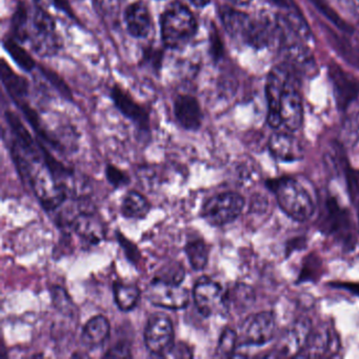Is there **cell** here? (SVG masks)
I'll list each match as a JSON object with an SVG mask.
<instances>
[{
	"mask_svg": "<svg viewBox=\"0 0 359 359\" xmlns=\"http://www.w3.org/2000/svg\"><path fill=\"white\" fill-rule=\"evenodd\" d=\"M346 184H348V194L351 199L356 205H359V171L346 169Z\"/></svg>",
	"mask_w": 359,
	"mask_h": 359,
	"instance_id": "35",
	"label": "cell"
},
{
	"mask_svg": "<svg viewBox=\"0 0 359 359\" xmlns=\"http://www.w3.org/2000/svg\"><path fill=\"white\" fill-rule=\"evenodd\" d=\"M123 22L130 36L146 39L153 31V18L146 4L140 0L130 4L123 11Z\"/></svg>",
	"mask_w": 359,
	"mask_h": 359,
	"instance_id": "16",
	"label": "cell"
},
{
	"mask_svg": "<svg viewBox=\"0 0 359 359\" xmlns=\"http://www.w3.org/2000/svg\"><path fill=\"white\" fill-rule=\"evenodd\" d=\"M224 293L222 285L210 277L197 279L193 287V299L199 314L208 318L216 313L226 312Z\"/></svg>",
	"mask_w": 359,
	"mask_h": 359,
	"instance_id": "11",
	"label": "cell"
},
{
	"mask_svg": "<svg viewBox=\"0 0 359 359\" xmlns=\"http://www.w3.org/2000/svg\"><path fill=\"white\" fill-rule=\"evenodd\" d=\"M9 150L20 177L30 187L41 207L54 212L68 201L73 172L58 161L41 140H34L16 113L7 110Z\"/></svg>",
	"mask_w": 359,
	"mask_h": 359,
	"instance_id": "1",
	"label": "cell"
},
{
	"mask_svg": "<svg viewBox=\"0 0 359 359\" xmlns=\"http://www.w3.org/2000/svg\"><path fill=\"white\" fill-rule=\"evenodd\" d=\"M323 1L331 6L335 11V8H338L344 13H348L351 15H359V7L356 4V1H359V0H323Z\"/></svg>",
	"mask_w": 359,
	"mask_h": 359,
	"instance_id": "37",
	"label": "cell"
},
{
	"mask_svg": "<svg viewBox=\"0 0 359 359\" xmlns=\"http://www.w3.org/2000/svg\"><path fill=\"white\" fill-rule=\"evenodd\" d=\"M213 0H188V3L196 8H205L209 6Z\"/></svg>",
	"mask_w": 359,
	"mask_h": 359,
	"instance_id": "41",
	"label": "cell"
},
{
	"mask_svg": "<svg viewBox=\"0 0 359 359\" xmlns=\"http://www.w3.org/2000/svg\"><path fill=\"white\" fill-rule=\"evenodd\" d=\"M274 1L275 3L278 4V5L283 6V7H291V4H290L289 0H274Z\"/></svg>",
	"mask_w": 359,
	"mask_h": 359,
	"instance_id": "44",
	"label": "cell"
},
{
	"mask_svg": "<svg viewBox=\"0 0 359 359\" xmlns=\"http://www.w3.org/2000/svg\"><path fill=\"white\" fill-rule=\"evenodd\" d=\"M113 296L119 310L130 312L137 306L142 291L136 285L115 281L113 283Z\"/></svg>",
	"mask_w": 359,
	"mask_h": 359,
	"instance_id": "24",
	"label": "cell"
},
{
	"mask_svg": "<svg viewBox=\"0 0 359 359\" xmlns=\"http://www.w3.org/2000/svg\"><path fill=\"white\" fill-rule=\"evenodd\" d=\"M291 74L287 69L276 67L269 73L266 83V97L268 102L266 121L273 129H278L283 121L280 116V102L285 86Z\"/></svg>",
	"mask_w": 359,
	"mask_h": 359,
	"instance_id": "13",
	"label": "cell"
},
{
	"mask_svg": "<svg viewBox=\"0 0 359 359\" xmlns=\"http://www.w3.org/2000/svg\"><path fill=\"white\" fill-rule=\"evenodd\" d=\"M50 292H51L52 302L56 310L69 317H74L76 315V306L64 287L60 285H52Z\"/></svg>",
	"mask_w": 359,
	"mask_h": 359,
	"instance_id": "27",
	"label": "cell"
},
{
	"mask_svg": "<svg viewBox=\"0 0 359 359\" xmlns=\"http://www.w3.org/2000/svg\"><path fill=\"white\" fill-rule=\"evenodd\" d=\"M184 277H186V271L182 264L178 262H170L169 264H165L161 266V269H159L154 278L165 281V283L182 285Z\"/></svg>",
	"mask_w": 359,
	"mask_h": 359,
	"instance_id": "31",
	"label": "cell"
},
{
	"mask_svg": "<svg viewBox=\"0 0 359 359\" xmlns=\"http://www.w3.org/2000/svg\"><path fill=\"white\" fill-rule=\"evenodd\" d=\"M163 58L165 52L163 49L154 46H147L142 49L140 65L155 74H159L163 69Z\"/></svg>",
	"mask_w": 359,
	"mask_h": 359,
	"instance_id": "28",
	"label": "cell"
},
{
	"mask_svg": "<svg viewBox=\"0 0 359 359\" xmlns=\"http://www.w3.org/2000/svg\"><path fill=\"white\" fill-rule=\"evenodd\" d=\"M238 344V334L230 327L222 331L216 348V357H233Z\"/></svg>",
	"mask_w": 359,
	"mask_h": 359,
	"instance_id": "30",
	"label": "cell"
},
{
	"mask_svg": "<svg viewBox=\"0 0 359 359\" xmlns=\"http://www.w3.org/2000/svg\"><path fill=\"white\" fill-rule=\"evenodd\" d=\"M280 116L283 125L289 131H297L302 127L304 121V106L299 91L294 86L291 77L281 97Z\"/></svg>",
	"mask_w": 359,
	"mask_h": 359,
	"instance_id": "17",
	"label": "cell"
},
{
	"mask_svg": "<svg viewBox=\"0 0 359 359\" xmlns=\"http://www.w3.org/2000/svg\"><path fill=\"white\" fill-rule=\"evenodd\" d=\"M159 24L163 45L170 50L184 49L198 32V22L194 14L188 6L178 0L165 8Z\"/></svg>",
	"mask_w": 359,
	"mask_h": 359,
	"instance_id": "4",
	"label": "cell"
},
{
	"mask_svg": "<svg viewBox=\"0 0 359 359\" xmlns=\"http://www.w3.org/2000/svg\"><path fill=\"white\" fill-rule=\"evenodd\" d=\"M170 355H172V356L174 357H182V358H187V357H193V352L188 344L180 342L177 346L174 344L173 348H172L169 356Z\"/></svg>",
	"mask_w": 359,
	"mask_h": 359,
	"instance_id": "40",
	"label": "cell"
},
{
	"mask_svg": "<svg viewBox=\"0 0 359 359\" xmlns=\"http://www.w3.org/2000/svg\"><path fill=\"white\" fill-rule=\"evenodd\" d=\"M321 230L331 236L351 245L354 241V224L351 214L339 207L334 198L325 201V208L321 213Z\"/></svg>",
	"mask_w": 359,
	"mask_h": 359,
	"instance_id": "8",
	"label": "cell"
},
{
	"mask_svg": "<svg viewBox=\"0 0 359 359\" xmlns=\"http://www.w3.org/2000/svg\"><path fill=\"white\" fill-rule=\"evenodd\" d=\"M39 71L41 76L53 87L54 90L57 91V93L60 94L62 98H65L66 100H73L72 91H71L70 88L67 85L64 79L60 76V74H57V73L52 70V69L41 66V65L39 66Z\"/></svg>",
	"mask_w": 359,
	"mask_h": 359,
	"instance_id": "29",
	"label": "cell"
},
{
	"mask_svg": "<svg viewBox=\"0 0 359 359\" xmlns=\"http://www.w3.org/2000/svg\"><path fill=\"white\" fill-rule=\"evenodd\" d=\"M51 3L56 8V10L68 16L70 20H77L70 0H51Z\"/></svg>",
	"mask_w": 359,
	"mask_h": 359,
	"instance_id": "39",
	"label": "cell"
},
{
	"mask_svg": "<svg viewBox=\"0 0 359 359\" xmlns=\"http://www.w3.org/2000/svg\"><path fill=\"white\" fill-rule=\"evenodd\" d=\"M107 180L109 184H112L114 188H123V187L128 186L130 184V177L125 172L121 171L118 168L115 167L114 165H107L106 171Z\"/></svg>",
	"mask_w": 359,
	"mask_h": 359,
	"instance_id": "33",
	"label": "cell"
},
{
	"mask_svg": "<svg viewBox=\"0 0 359 359\" xmlns=\"http://www.w3.org/2000/svg\"><path fill=\"white\" fill-rule=\"evenodd\" d=\"M276 330L275 317L271 312L250 315L241 323L238 334L241 346H260L273 339Z\"/></svg>",
	"mask_w": 359,
	"mask_h": 359,
	"instance_id": "9",
	"label": "cell"
},
{
	"mask_svg": "<svg viewBox=\"0 0 359 359\" xmlns=\"http://www.w3.org/2000/svg\"><path fill=\"white\" fill-rule=\"evenodd\" d=\"M329 76L338 109L344 111L358 97L359 79L335 62L330 64Z\"/></svg>",
	"mask_w": 359,
	"mask_h": 359,
	"instance_id": "14",
	"label": "cell"
},
{
	"mask_svg": "<svg viewBox=\"0 0 359 359\" xmlns=\"http://www.w3.org/2000/svg\"><path fill=\"white\" fill-rule=\"evenodd\" d=\"M228 1L237 7H245L252 3V0H228Z\"/></svg>",
	"mask_w": 359,
	"mask_h": 359,
	"instance_id": "42",
	"label": "cell"
},
{
	"mask_svg": "<svg viewBox=\"0 0 359 359\" xmlns=\"http://www.w3.org/2000/svg\"><path fill=\"white\" fill-rule=\"evenodd\" d=\"M110 97L115 108L133 123L140 133H150V113L128 90L123 89L119 83H114L110 89Z\"/></svg>",
	"mask_w": 359,
	"mask_h": 359,
	"instance_id": "10",
	"label": "cell"
},
{
	"mask_svg": "<svg viewBox=\"0 0 359 359\" xmlns=\"http://www.w3.org/2000/svg\"><path fill=\"white\" fill-rule=\"evenodd\" d=\"M147 296L153 306L167 310H184L190 302V294L182 285L165 283L157 278L151 281Z\"/></svg>",
	"mask_w": 359,
	"mask_h": 359,
	"instance_id": "12",
	"label": "cell"
},
{
	"mask_svg": "<svg viewBox=\"0 0 359 359\" xmlns=\"http://www.w3.org/2000/svg\"><path fill=\"white\" fill-rule=\"evenodd\" d=\"M245 205V198L238 193H220L203 203L201 217L210 226H226L238 218Z\"/></svg>",
	"mask_w": 359,
	"mask_h": 359,
	"instance_id": "6",
	"label": "cell"
},
{
	"mask_svg": "<svg viewBox=\"0 0 359 359\" xmlns=\"http://www.w3.org/2000/svg\"><path fill=\"white\" fill-rule=\"evenodd\" d=\"M116 236L117 243L121 245V249L125 252L126 257L131 262L134 266H137L142 260V253H140V249L135 243H132L130 239H128L121 231H116L115 233Z\"/></svg>",
	"mask_w": 359,
	"mask_h": 359,
	"instance_id": "32",
	"label": "cell"
},
{
	"mask_svg": "<svg viewBox=\"0 0 359 359\" xmlns=\"http://www.w3.org/2000/svg\"><path fill=\"white\" fill-rule=\"evenodd\" d=\"M255 293L249 285L237 283L230 291L224 293V310L229 312L231 309L237 312H245L253 304Z\"/></svg>",
	"mask_w": 359,
	"mask_h": 359,
	"instance_id": "22",
	"label": "cell"
},
{
	"mask_svg": "<svg viewBox=\"0 0 359 359\" xmlns=\"http://www.w3.org/2000/svg\"><path fill=\"white\" fill-rule=\"evenodd\" d=\"M218 14L229 36L241 45L262 49L277 39L275 20H257L229 6H222Z\"/></svg>",
	"mask_w": 359,
	"mask_h": 359,
	"instance_id": "2",
	"label": "cell"
},
{
	"mask_svg": "<svg viewBox=\"0 0 359 359\" xmlns=\"http://www.w3.org/2000/svg\"><path fill=\"white\" fill-rule=\"evenodd\" d=\"M26 43L37 55L45 58L57 55L62 48V39L55 20L39 0H34L30 6L25 37Z\"/></svg>",
	"mask_w": 359,
	"mask_h": 359,
	"instance_id": "3",
	"label": "cell"
},
{
	"mask_svg": "<svg viewBox=\"0 0 359 359\" xmlns=\"http://www.w3.org/2000/svg\"><path fill=\"white\" fill-rule=\"evenodd\" d=\"M346 289L351 290L353 293H356L357 295H359V285H344Z\"/></svg>",
	"mask_w": 359,
	"mask_h": 359,
	"instance_id": "43",
	"label": "cell"
},
{
	"mask_svg": "<svg viewBox=\"0 0 359 359\" xmlns=\"http://www.w3.org/2000/svg\"><path fill=\"white\" fill-rule=\"evenodd\" d=\"M151 211L148 199L137 191H129L121 201V212L128 219H144Z\"/></svg>",
	"mask_w": 359,
	"mask_h": 359,
	"instance_id": "23",
	"label": "cell"
},
{
	"mask_svg": "<svg viewBox=\"0 0 359 359\" xmlns=\"http://www.w3.org/2000/svg\"><path fill=\"white\" fill-rule=\"evenodd\" d=\"M280 209L296 222H306L312 217L315 205L306 189L293 178L281 177L269 182Z\"/></svg>",
	"mask_w": 359,
	"mask_h": 359,
	"instance_id": "5",
	"label": "cell"
},
{
	"mask_svg": "<svg viewBox=\"0 0 359 359\" xmlns=\"http://www.w3.org/2000/svg\"><path fill=\"white\" fill-rule=\"evenodd\" d=\"M111 325L104 315L92 317L87 321L81 332V342L89 350L104 346L110 337Z\"/></svg>",
	"mask_w": 359,
	"mask_h": 359,
	"instance_id": "20",
	"label": "cell"
},
{
	"mask_svg": "<svg viewBox=\"0 0 359 359\" xmlns=\"http://www.w3.org/2000/svg\"><path fill=\"white\" fill-rule=\"evenodd\" d=\"M173 113L178 125L186 131H198L203 125V113L195 96L180 94L173 102Z\"/></svg>",
	"mask_w": 359,
	"mask_h": 359,
	"instance_id": "15",
	"label": "cell"
},
{
	"mask_svg": "<svg viewBox=\"0 0 359 359\" xmlns=\"http://www.w3.org/2000/svg\"><path fill=\"white\" fill-rule=\"evenodd\" d=\"M219 35L215 26H212L209 34V51L210 55L213 58L214 62H219L224 54V43H222Z\"/></svg>",
	"mask_w": 359,
	"mask_h": 359,
	"instance_id": "34",
	"label": "cell"
},
{
	"mask_svg": "<svg viewBox=\"0 0 359 359\" xmlns=\"http://www.w3.org/2000/svg\"><path fill=\"white\" fill-rule=\"evenodd\" d=\"M184 253L193 270L203 271L207 266L210 250L205 241L201 237L189 239L184 245Z\"/></svg>",
	"mask_w": 359,
	"mask_h": 359,
	"instance_id": "26",
	"label": "cell"
},
{
	"mask_svg": "<svg viewBox=\"0 0 359 359\" xmlns=\"http://www.w3.org/2000/svg\"><path fill=\"white\" fill-rule=\"evenodd\" d=\"M22 45V43H20V41H16L10 35H7L3 41L4 49L7 51L12 60L22 71H26V72L29 73L32 72L33 70H35L39 67V65L36 64L32 55L29 52H27V50Z\"/></svg>",
	"mask_w": 359,
	"mask_h": 359,
	"instance_id": "25",
	"label": "cell"
},
{
	"mask_svg": "<svg viewBox=\"0 0 359 359\" xmlns=\"http://www.w3.org/2000/svg\"><path fill=\"white\" fill-rule=\"evenodd\" d=\"M0 75H1L4 88L14 102L18 100H26L30 90V85L26 77L18 74L6 62V60H1Z\"/></svg>",
	"mask_w": 359,
	"mask_h": 359,
	"instance_id": "21",
	"label": "cell"
},
{
	"mask_svg": "<svg viewBox=\"0 0 359 359\" xmlns=\"http://www.w3.org/2000/svg\"><path fill=\"white\" fill-rule=\"evenodd\" d=\"M104 358H131L132 353L128 342L119 341L104 355Z\"/></svg>",
	"mask_w": 359,
	"mask_h": 359,
	"instance_id": "38",
	"label": "cell"
},
{
	"mask_svg": "<svg viewBox=\"0 0 359 359\" xmlns=\"http://www.w3.org/2000/svg\"><path fill=\"white\" fill-rule=\"evenodd\" d=\"M144 338L147 350L152 356H169L175 344L173 321L165 313H154L149 317Z\"/></svg>",
	"mask_w": 359,
	"mask_h": 359,
	"instance_id": "7",
	"label": "cell"
},
{
	"mask_svg": "<svg viewBox=\"0 0 359 359\" xmlns=\"http://www.w3.org/2000/svg\"><path fill=\"white\" fill-rule=\"evenodd\" d=\"M269 150L275 159L283 163L302 158V148L293 136L285 133H274L269 140Z\"/></svg>",
	"mask_w": 359,
	"mask_h": 359,
	"instance_id": "19",
	"label": "cell"
},
{
	"mask_svg": "<svg viewBox=\"0 0 359 359\" xmlns=\"http://www.w3.org/2000/svg\"><path fill=\"white\" fill-rule=\"evenodd\" d=\"M95 3L98 9L102 11V15L110 20H117L121 0H95Z\"/></svg>",
	"mask_w": 359,
	"mask_h": 359,
	"instance_id": "36",
	"label": "cell"
},
{
	"mask_svg": "<svg viewBox=\"0 0 359 359\" xmlns=\"http://www.w3.org/2000/svg\"><path fill=\"white\" fill-rule=\"evenodd\" d=\"M337 348L338 340L334 333L327 329H319L314 333L310 332L304 346V353L300 356H332L334 353L337 352Z\"/></svg>",
	"mask_w": 359,
	"mask_h": 359,
	"instance_id": "18",
	"label": "cell"
}]
</instances>
